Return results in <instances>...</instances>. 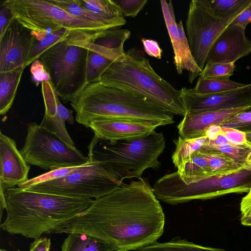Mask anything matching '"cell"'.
<instances>
[{
	"label": "cell",
	"instance_id": "cell-1",
	"mask_svg": "<svg viewBox=\"0 0 251 251\" xmlns=\"http://www.w3.org/2000/svg\"><path fill=\"white\" fill-rule=\"evenodd\" d=\"M165 215L152 188L143 178L121 185L92 204L55 233L97 238L113 251L141 250L162 235Z\"/></svg>",
	"mask_w": 251,
	"mask_h": 251
},
{
	"label": "cell",
	"instance_id": "cell-2",
	"mask_svg": "<svg viewBox=\"0 0 251 251\" xmlns=\"http://www.w3.org/2000/svg\"><path fill=\"white\" fill-rule=\"evenodd\" d=\"M6 211L0 228L11 234L35 240L66 226L87 209L92 199H75L20 187L0 190Z\"/></svg>",
	"mask_w": 251,
	"mask_h": 251
},
{
	"label": "cell",
	"instance_id": "cell-3",
	"mask_svg": "<svg viewBox=\"0 0 251 251\" xmlns=\"http://www.w3.org/2000/svg\"><path fill=\"white\" fill-rule=\"evenodd\" d=\"M70 103L75 121L86 128L100 119L141 121L159 126L175 123L174 115L147 98L99 81L90 83Z\"/></svg>",
	"mask_w": 251,
	"mask_h": 251
},
{
	"label": "cell",
	"instance_id": "cell-4",
	"mask_svg": "<svg viewBox=\"0 0 251 251\" xmlns=\"http://www.w3.org/2000/svg\"><path fill=\"white\" fill-rule=\"evenodd\" d=\"M97 81L143 96L174 115L184 116L179 90L157 74L143 52L132 48L112 62Z\"/></svg>",
	"mask_w": 251,
	"mask_h": 251
},
{
	"label": "cell",
	"instance_id": "cell-5",
	"mask_svg": "<svg viewBox=\"0 0 251 251\" xmlns=\"http://www.w3.org/2000/svg\"><path fill=\"white\" fill-rule=\"evenodd\" d=\"M165 146L163 132L155 131L144 138L115 143L94 136L88 155L103 163L123 182L127 178L141 179L146 169H158L160 166L158 158Z\"/></svg>",
	"mask_w": 251,
	"mask_h": 251
},
{
	"label": "cell",
	"instance_id": "cell-6",
	"mask_svg": "<svg viewBox=\"0 0 251 251\" xmlns=\"http://www.w3.org/2000/svg\"><path fill=\"white\" fill-rule=\"evenodd\" d=\"M152 188L158 200L173 205L230 193L249 192L251 189V167L224 175L200 177L188 183L176 171L159 178Z\"/></svg>",
	"mask_w": 251,
	"mask_h": 251
},
{
	"label": "cell",
	"instance_id": "cell-7",
	"mask_svg": "<svg viewBox=\"0 0 251 251\" xmlns=\"http://www.w3.org/2000/svg\"><path fill=\"white\" fill-rule=\"evenodd\" d=\"M2 5L22 25L33 31L68 29L72 38L92 42L109 29L75 17L50 0H6Z\"/></svg>",
	"mask_w": 251,
	"mask_h": 251
},
{
	"label": "cell",
	"instance_id": "cell-8",
	"mask_svg": "<svg viewBox=\"0 0 251 251\" xmlns=\"http://www.w3.org/2000/svg\"><path fill=\"white\" fill-rule=\"evenodd\" d=\"M88 50L67 40L58 42L41 54V61L58 96L70 101L87 85Z\"/></svg>",
	"mask_w": 251,
	"mask_h": 251
},
{
	"label": "cell",
	"instance_id": "cell-9",
	"mask_svg": "<svg viewBox=\"0 0 251 251\" xmlns=\"http://www.w3.org/2000/svg\"><path fill=\"white\" fill-rule=\"evenodd\" d=\"M89 157L86 164L68 175L24 189L65 197L95 199L107 195L122 185L118 178L100 162Z\"/></svg>",
	"mask_w": 251,
	"mask_h": 251
},
{
	"label": "cell",
	"instance_id": "cell-10",
	"mask_svg": "<svg viewBox=\"0 0 251 251\" xmlns=\"http://www.w3.org/2000/svg\"><path fill=\"white\" fill-rule=\"evenodd\" d=\"M20 151L29 165L50 171L83 165L89 161L76 148H72L58 135L33 122L27 126Z\"/></svg>",
	"mask_w": 251,
	"mask_h": 251
},
{
	"label": "cell",
	"instance_id": "cell-11",
	"mask_svg": "<svg viewBox=\"0 0 251 251\" xmlns=\"http://www.w3.org/2000/svg\"><path fill=\"white\" fill-rule=\"evenodd\" d=\"M238 15L219 18L212 13L205 0L190 1L186 21V36L192 54L202 71L212 46Z\"/></svg>",
	"mask_w": 251,
	"mask_h": 251
},
{
	"label": "cell",
	"instance_id": "cell-12",
	"mask_svg": "<svg viewBox=\"0 0 251 251\" xmlns=\"http://www.w3.org/2000/svg\"><path fill=\"white\" fill-rule=\"evenodd\" d=\"M34 41L32 31L13 17L0 37V73L27 66Z\"/></svg>",
	"mask_w": 251,
	"mask_h": 251
},
{
	"label": "cell",
	"instance_id": "cell-13",
	"mask_svg": "<svg viewBox=\"0 0 251 251\" xmlns=\"http://www.w3.org/2000/svg\"><path fill=\"white\" fill-rule=\"evenodd\" d=\"M179 92L186 112L190 113L251 106V83L237 89L214 94H196L186 87Z\"/></svg>",
	"mask_w": 251,
	"mask_h": 251
},
{
	"label": "cell",
	"instance_id": "cell-14",
	"mask_svg": "<svg viewBox=\"0 0 251 251\" xmlns=\"http://www.w3.org/2000/svg\"><path fill=\"white\" fill-rule=\"evenodd\" d=\"M165 25L174 50V63L176 72L181 75L184 70L189 73V82L192 83L202 70L197 65L190 50L182 20L177 23L172 0L160 1Z\"/></svg>",
	"mask_w": 251,
	"mask_h": 251
},
{
	"label": "cell",
	"instance_id": "cell-15",
	"mask_svg": "<svg viewBox=\"0 0 251 251\" xmlns=\"http://www.w3.org/2000/svg\"><path fill=\"white\" fill-rule=\"evenodd\" d=\"M158 125L148 122L124 119L106 118L92 121L89 128L98 139L115 143L146 137Z\"/></svg>",
	"mask_w": 251,
	"mask_h": 251
},
{
	"label": "cell",
	"instance_id": "cell-16",
	"mask_svg": "<svg viewBox=\"0 0 251 251\" xmlns=\"http://www.w3.org/2000/svg\"><path fill=\"white\" fill-rule=\"evenodd\" d=\"M251 53V41L245 29L230 23L215 42L208 53L206 63H235Z\"/></svg>",
	"mask_w": 251,
	"mask_h": 251
},
{
	"label": "cell",
	"instance_id": "cell-17",
	"mask_svg": "<svg viewBox=\"0 0 251 251\" xmlns=\"http://www.w3.org/2000/svg\"><path fill=\"white\" fill-rule=\"evenodd\" d=\"M30 166L18 150L15 140L0 132V190L15 187L28 178Z\"/></svg>",
	"mask_w": 251,
	"mask_h": 251
},
{
	"label": "cell",
	"instance_id": "cell-18",
	"mask_svg": "<svg viewBox=\"0 0 251 251\" xmlns=\"http://www.w3.org/2000/svg\"><path fill=\"white\" fill-rule=\"evenodd\" d=\"M249 107L198 113L186 112L183 119L177 126L179 136L184 139H190L206 136V131L209 127L215 125L220 126L230 117Z\"/></svg>",
	"mask_w": 251,
	"mask_h": 251
},
{
	"label": "cell",
	"instance_id": "cell-19",
	"mask_svg": "<svg viewBox=\"0 0 251 251\" xmlns=\"http://www.w3.org/2000/svg\"><path fill=\"white\" fill-rule=\"evenodd\" d=\"M126 29L116 28L104 31L97 39L87 44L88 50L105 57L112 62L121 61L126 55L124 44L130 36Z\"/></svg>",
	"mask_w": 251,
	"mask_h": 251
},
{
	"label": "cell",
	"instance_id": "cell-20",
	"mask_svg": "<svg viewBox=\"0 0 251 251\" xmlns=\"http://www.w3.org/2000/svg\"><path fill=\"white\" fill-rule=\"evenodd\" d=\"M86 9L106 21L120 27L126 24L122 11L115 2L111 0H79Z\"/></svg>",
	"mask_w": 251,
	"mask_h": 251
},
{
	"label": "cell",
	"instance_id": "cell-21",
	"mask_svg": "<svg viewBox=\"0 0 251 251\" xmlns=\"http://www.w3.org/2000/svg\"><path fill=\"white\" fill-rule=\"evenodd\" d=\"M25 69L0 73V114L4 115L11 107Z\"/></svg>",
	"mask_w": 251,
	"mask_h": 251
},
{
	"label": "cell",
	"instance_id": "cell-22",
	"mask_svg": "<svg viewBox=\"0 0 251 251\" xmlns=\"http://www.w3.org/2000/svg\"><path fill=\"white\" fill-rule=\"evenodd\" d=\"M68 234L61 251H113L107 244L93 236L78 233Z\"/></svg>",
	"mask_w": 251,
	"mask_h": 251
},
{
	"label": "cell",
	"instance_id": "cell-23",
	"mask_svg": "<svg viewBox=\"0 0 251 251\" xmlns=\"http://www.w3.org/2000/svg\"><path fill=\"white\" fill-rule=\"evenodd\" d=\"M32 31L34 35V41L27 66L39 59L41 54L52 45L67 40L70 33L66 28L55 31Z\"/></svg>",
	"mask_w": 251,
	"mask_h": 251
},
{
	"label": "cell",
	"instance_id": "cell-24",
	"mask_svg": "<svg viewBox=\"0 0 251 251\" xmlns=\"http://www.w3.org/2000/svg\"><path fill=\"white\" fill-rule=\"evenodd\" d=\"M50 0L55 5L75 17L97 23L109 29L118 28L116 25L102 19L86 9L80 4L79 0Z\"/></svg>",
	"mask_w": 251,
	"mask_h": 251
},
{
	"label": "cell",
	"instance_id": "cell-25",
	"mask_svg": "<svg viewBox=\"0 0 251 251\" xmlns=\"http://www.w3.org/2000/svg\"><path fill=\"white\" fill-rule=\"evenodd\" d=\"M206 3L217 17L226 18L239 14L251 5V0H205Z\"/></svg>",
	"mask_w": 251,
	"mask_h": 251
},
{
	"label": "cell",
	"instance_id": "cell-26",
	"mask_svg": "<svg viewBox=\"0 0 251 251\" xmlns=\"http://www.w3.org/2000/svg\"><path fill=\"white\" fill-rule=\"evenodd\" d=\"M246 85L229 79H211L199 77L195 87L191 88V90L196 94H209L237 89Z\"/></svg>",
	"mask_w": 251,
	"mask_h": 251
},
{
	"label": "cell",
	"instance_id": "cell-27",
	"mask_svg": "<svg viewBox=\"0 0 251 251\" xmlns=\"http://www.w3.org/2000/svg\"><path fill=\"white\" fill-rule=\"evenodd\" d=\"M140 251H226L222 249L207 247L197 245L179 237L165 243L157 242Z\"/></svg>",
	"mask_w": 251,
	"mask_h": 251
},
{
	"label": "cell",
	"instance_id": "cell-28",
	"mask_svg": "<svg viewBox=\"0 0 251 251\" xmlns=\"http://www.w3.org/2000/svg\"><path fill=\"white\" fill-rule=\"evenodd\" d=\"M207 141L206 135L190 139H184L178 136L174 140L176 149L172 155L173 162L176 168L180 166L193 152L200 150Z\"/></svg>",
	"mask_w": 251,
	"mask_h": 251
},
{
	"label": "cell",
	"instance_id": "cell-29",
	"mask_svg": "<svg viewBox=\"0 0 251 251\" xmlns=\"http://www.w3.org/2000/svg\"><path fill=\"white\" fill-rule=\"evenodd\" d=\"M202 151L214 152L222 153L235 161L238 165L245 167L248 166L246 159L251 151V148L245 145L227 144L221 146L203 145L200 150Z\"/></svg>",
	"mask_w": 251,
	"mask_h": 251
},
{
	"label": "cell",
	"instance_id": "cell-30",
	"mask_svg": "<svg viewBox=\"0 0 251 251\" xmlns=\"http://www.w3.org/2000/svg\"><path fill=\"white\" fill-rule=\"evenodd\" d=\"M201 151L203 152L208 161L210 175L229 174L245 167L238 165L233 160L222 153L214 152Z\"/></svg>",
	"mask_w": 251,
	"mask_h": 251
},
{
	"label": "cell",
	"instance_id": "cell-31",
	"mask_svg": "<svg viewBox=\"0 0 251 251\" xmlns=\"http://www.w3.org/2000/svg\"><path fill=\"white\" fill-rule=\"evenodd\" d=\"M112 62L101 55L88 50L86 67L87 84L97 81L101 74Z\"/></svg>",
	"mask_w": 251,
	"mask_h": 251
},
{
	"label": "cell",
	"instance_id": "cell-32",
	"mask_svg": "<svg viewBox=\"0 0 251 251\" xmlns=\"http://www.w3.org/2000/svg\"><path fill=\"white\" fill-rule=\"evenodd\" d=\"M39 125L58 135L71 147L76 148L74 141L67 131L65 122L57 115L54 116L44 115Z\"/></svg>",
	"mask_w": 251,
	"mask_h": 251
},
{
	"label": "cell",
	"instance_id": "cell-33",
	"mask_svg": "<svg viewBox=\"0 0 251 251\" xmlns=\"http://www.w3.org/2000/svg\"><path fill=\"white\" fill-rule=\"evenodd\" d=\"M235 63H205L199 77L204 78L227 79L233 75Z\"/></svg>",
	"mask_w": 251,
	"mask_h": 251
},
{
	"label": "cell",
	"instance_id": "cell-34",
	"mask_svg": "<svg viewBox=\"0 0 251 251\" xmlns=\"http://www.w3.org/2000/svg\"><path fill=\"white\" fill-rule=\"evenodd\" d=\"M220 126L236 129L244 132H251V106L230 117Z\"/></svg>",
	"mask_w": 251,
	"mask_h": 251
},
{
	"label": "cell",
	"instance_id": "cell-35",
	"mask_svg": "<svg viewBox=\"0 0 251 251\" xmlns=\"http://www.w3.org/2000/svg\"><path fill=\"white\" fill-rule=\"evenodd\" d=\"M79 166L62 168L50 171L48 172L38 176L29 179L26 181L18 185V187L23 189H25L29 186L35 184L66 176L74 172Z\"/></svg>",
	"mask_w": 251,
	"mask_h": 251
},
{
	"label": "cell",
	"instance_id": "cell-36",
	"mask_svg": "<svg viewBox=\"0 0 251 251\" xmlns=\"http://www.w3.org/2000/svg\"><path fill=\"white\" fill-rule=\"evenodd\" d=\"M121 8L124 16L135 17L143 9L148 0H115Z\"/></svg>",
	"mask_w": 251,
	"mask_h": 251
},
{
	"label": "cell",
	"instance_id": "cell-37",
	"mask_svg": "<svg viewBox=\"0 0 251 251\" xmlns=\"http://www.w3.org/2000/svg\"><path fill=\"white\" fill-rule=\"evenodd\" d=\"M221 127V133L227 138L230 144L246 146L245 132L232 128Z\"/></svg>",
	"mask_w": 251,
	"mask_h": 251
},
{
	"label": "cell",
	"instance_id": "cell-38",
	"mask_svg": "<svg viewBox=\"0 0 251 251\" xmlns=\"http://www.w3.org/2000/svg\"><path fill=\"white\" fill-rule=\"evenodd\" d=\"M30 72L34 81L38 83L50 80L49 74L42 62L39 59H37L32 63L30 67Z\"/></svg>",
	"mask_w": 251,
	"mask_h": 251
},
{
	"label": "cell",
	"instance_id": "cell-39",
	"mask_svg": "<svg viewBox=\"0 0 251 251\" xmlns=\"http://www.w3.org/2000/svg\"><path fill=\"white\" fill-rule=\"evenodd\" d=\"M142 42L144 50L148 55L159 59H161L162 50L157 41L152 39L143 38Z\"/></svg>",
	"mask_w": 251,
	"mask_h": 251
},
{
	"label": "cell",
	"instance_id": "cell-40",
	"mask_svg": "<svg viewBox=\"0 0 251 251\" xmlns=\"http://www.w3.org/2000/svg\"><path fill=\"white\" fill-rule=\"evenodd\" d=\"M55 112L56 115L63 121H67L70 125L74 124L75 119L73 115V111L65 107L58 98L56 100Z\"/></svg>",
	"mask_w": 251,
	"mask_h": 251
},
{
	"label": "cell",
	"instance_id": "cell-41",
	"mask_svg": "<svg viewBox=\"0 0 251 251\" xmlns=\"http://www.w3.org/2000/svg\"><path fill=\"white\" fill-rule=\"evenodd\" d=\"M13 18L9 10L2 4L0 10V37L4 33Z\"/></svg>",
	"mask_w": 251,
	"mask_h": 251
},
{
	"label": "cell",
	"instance_id": "cell-42",
	"mask_svg": "<svg viewBox=\"0 0 251 251\" xmlns=\"http://www.w3.org/2000/svg\"><path fill=\"white\" fill-rule=\"evenodd\" d=\"M50 239L46 237L35 240L30 245L29 251H50Z\"/></svg>",
	"mask_w": 251,
	"mask_h": 251
},
{
	"label": "cell",
	"instance_id": "cell-43",
	"mask_svg": "<svg viewBox=\"0 0 251 251\" xmlns=\"http://www.w3.org/2000/svg\"><path fill=\"white\" fill-rule=\"evenodd\" d=\"M251 23V5L239 14L231 23L238 25L245 29Z\"/></svg>",
	"mask_w": 251,
	"mask_h": 251
},
{
	"label": "cell",
	"instance_id": "cell-44",
	"mask_svg": "<svg viewBox=\"0 0 251 251\" xmlns=\"http://www.w3.org/2000/svg\"><path fill=\"white\" fill-rule=\"evenodd\" d=\"M241 216L251 215V197L245 196L240 203Z\"/></svg>",
	"mask_w": 251,
	"mask_h": 251
},
{
	"label": "cell",
	"instance_id": "cell-45",
	"mask_svg": "<svg viewBox=\"0 0 251 251\" xmlns=\"http://www.w3.org/2000/svg\"><path fill=\"white\" fill-rule=\"evenodd\" d=\"M210 145L215 146H221L227 144H230L227 138L223 133H220L212 139H208L204 145Z\"/></svg>",
	"mask_w": 251,
	"mask_h": 251
},
{
	"label": "cell",
	"instance_id": "cell-46",
	"mask_svg": "<svg viewBox=\"0 0 251 251\" xmlns=\"http://www.w3.org/2000/svg\"><path fill=\"white\" fill-rule=\"evenodd\" d=\"M241 223L244 226H251V215L241 216Z\"/></svg>",
	"mask_w": 251,
	"mask_h": 251
},
{
	"label": "cell",
	"instance_id": "cell-47",
	"mask_svg": "<svg viewBox=\"0 0 251 251\" xmlns=\"http://www.w3.org/2000/svg\"><path fill=\"white\" fill-rule=\"evenodd\" d=\"M246 144V146L251 148V132H245Z\"/></svg>",
	"mask_w": 251,
	"mask_h": 251
},
{
	"label": "cell",
	"instance_id": "cell-48",
	"mask_svg": "<svg viewBox=\"0 0 251 251\" xmlns=\"http://www.w3.org/2000/svg\"><path fill=\"white\" fill-rule=\"evenodd\" d=\"M246 163L248 166L251 167V151L249 152L246 159Z\"/></svg>",
	"mask_w": 251,
	"mask_h": 251
},
{
	"label": "cell",
	"instance_id": "cell-49",
	"mask_svg": "<svg viewBox=\"0 0 251 251\" xmlns=\"http://www.w3.org/2000/svg\"><path fill=\"white\" fill-rule=\"evenodd\" d=\"M246 196L248 197H251V189L250 190V191L248 192V194Z\"/></svg>",
	"mask_w": 251,
	"mask_h": 251
},
{
	"label": "cell",
	"instance_id": "cell-50",
	"mask_svg": "<svg viewBox=\"0 0 251 251\" xmlns=\"http://www.w3.org/2000/svg\"><path fill=\"white\" fill-rule=\"evenodd\" d=\"M0 251H7L5 249H0Z\"/></svg>",
	"mask_w": 251,
	"mask_h": 251
}]
</instances>
